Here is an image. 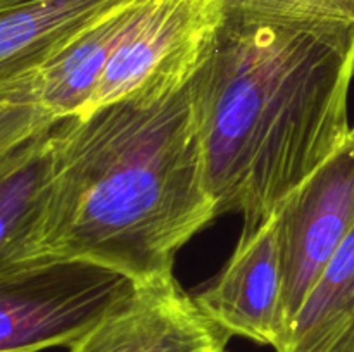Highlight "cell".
Instances as JSON below:
<instances>
[{"instance_id": "6da1fadb", "label": "cell", "mask_w": 354, "mask_h": 352, "mask_svg": "<svg viewBox=\"0 0 354 352\" xmlns=\"http://www.w3.org/2000/svg\"><path fill=\"white\" fill-rule=\"evenodd\" d=\"M354 23L227 9L190 79L218 214L251 235L351 131Z\"/></svg>"}, {"instance_id": "7a4b0ae2", "label": "cell", "mask_w": 354, "mask_h": 352, "mask_svg": "<svg viewBox=\"0 0 354 352\" xmlns=\"http://www.w3.org/2000/svg\"><path fill=\"white\" fill-rule=\"evenodd\" d=\"M44 264L85 261L144 283L218 216L190 83L145 102L69 117L50 131Z\"/></svg>"}, {"instance_id": "3957f363", "label": "cell", "mask_w": 354, "mask_h": 352, "mask_svg": "<svg viewBox=\"0 0 354 352\" xmlns=\"http://www.w3.org/2000/svg\"><path fill=\"white\" fill-rule=\"evenodd\" d=\"M225 17V0H144L85 114L120 102L158 100L185 88Z\"/></svg>"}, {"instance_id": "277c9868", "label": "cell", "mask_w": 354, "mask_h": 352, "mask_svg": "<svg viewBox=\"0 0 354 352\" xmlns=\"http://www.w3.org/2000/svg\"><path fill=\"white\" fill-rule=\"evenodd\" d=\"M128 276L54 261L0 280V352L71 347L133 290Z\"/></svg>"}, {"instance_id": "5b68a950", "label": "cell", "mask_w": 354, "mask_h": 352, "mask_svg": "<svg viewBox=\"0 0 354 352\" xmlns=\"http://www.w3.org/2000/svg\"><path fill=\"white\" fill-rule=\"evenodd\" d=\"M275 213L289 330L308 293L354 228V124L335 154L292 190Z\"/></svg>"}, {"instance_id": "8992f818", "label": "cell", "mask_w": 354, "mask_h": 352, "mask_svg": "<svg viewBox=\"0 0 354 352\" xmlns=\"http://www.w3.org/2000/svg\"><path fill=\"white\" fill-rule=\"evenodd\" d=\"M232 335L173 275L133 290L69 352H228Z\"/></svg>"}, {"instance_id": "52a82bcc", "label": "cell", "mask_w": 354, "mask_h": 352, "mask_svg": "<svg viewBox=\"0 0 354 352\" xmlns=\"http://www.w3.org/2000/svg\"><path fill=\"white\" fill-rule=\"evenodd\" d=\"M196 300L232 337L275 351L283 344L287 321L277 213L254 233L241 235L227 264Z\"/></svg>"}, {"instance_id": "ba28073f", "label": "cell", "mask_w": 354, "mask_h": 352, "mask_svg": "<svg viewBox=\"0 0 354 352\" xmlns=\"http://www.w3.org/2000/svg\"><path fill=\"white\" fill-rule=\"evenodd\" d=\"M50 131L0 155V280L44 266L41 235L52 176Z\"/></svg>"}, {"instance_id": "9c48e42d", "label": "cell", "mask_w": 354, "mask_h": 352, "mask_svg": "<svg viewBox=\"0 0 354 352\" xmlns=\"http://www.w3.org/2000/svg\"><path fill=\"white\" fill-rule=\"evenodd\" d=\"M128 0H0V79L26 71Z\"/></svg>"}, {"instance_id": "30bf717a", "label": "cell", "mask_w": 354, "mask_h": 352, "mask_svg": "<svg viewBox=\"0 0 354 352\" xmlns=\"http://www.w3.org/2000/svg\"><path fill=\"white\" fill-rule=\"evenodd\" d=\"M277 352H354V228L304 299Z\"/></svg>"}, {"instance_id": "8fae6325", "label": "cell", "mask_w": 354, "mask_h": 352, "mask_svg": "<svg viewBox=\"0 0 354 352\" xmlns=\"http://www.w3.org/2000/svg\"><path fill=\"white\" fill-rule=\"evenodd\" d=\"M227 9L292 17H324L354 23V0H225Z\"/></svg>"}]
</instances>
